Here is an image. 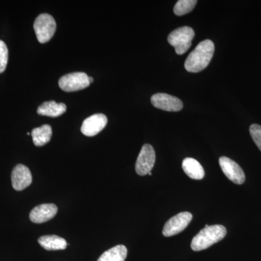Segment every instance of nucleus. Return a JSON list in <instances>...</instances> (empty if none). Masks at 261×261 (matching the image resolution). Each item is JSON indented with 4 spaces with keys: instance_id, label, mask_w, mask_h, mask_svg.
I'll return each mask as SVG.
<instances>
[{
    "instance_id": "obj_11",
    "label": "nucleus",
    "mask_w": 261,
    "mask_h": 261,
    "mask_svg": "<svg viewBox=\"0 0 261 261\" xmlns=\"http://www.w3.org/2000/svg\"><path fill=\"white\" fill-rule=\"evenodd\" d=\"M11 180L13 189L16 191H22L32 184V173L29 168L24 165H17L12 172Z\"/></svg>"
},
{
    "instance_id": "obj_6",
    "label": "nucleus",
    "mask_w": 261,
    "mask_h": 261,
    "mask_svg": "<svg viewBox=\"0 0 261 261\" xmlns=\"http://www.w3.org/2000/svg\"><path fill=\"white\" fill-rule=\"evenodd\" d=\"M155 163V152L152 145L146 144L141 149L137 162L135 170L140 176H145L151 172Z\"/></svg>"
},
{
    "instance_id": "obj_2",
    "label": "nucleus",
    "mask_w": 261,
    "mask_h": 261,
    "mask_svg": "<svg viewBox=\"0 0 261 261\" xmlns=\"http://www.w3.org/2000/svg\"><path fill=\"white\" fill-rule=\"evenodd\" d=\"M226 235V228L222 225H213L205 227L192 240V249L194 251L205 250L222 240Z\"/></svg>"
},
{
    "instance_id": "obj_14",
    "label": "nucleus",
    "mask_w": 261,
    "mask_h": 261,
    "mask_svg": "<svg viewBox=\"0 0 261 261\" xmlns=\"http://www.w3.org/2000/svg\"><path fill=\"white\" fill-rule=\"evenodd\" d=\"M67 107L64 103H57L56 101L44 102L37 109V113L40 116L56 118L63 115L66 111Z\"/></svg>"
},
{
    "instance_id": "obj_4",
    "label": "nucleus",
    "mask_w": 261,
    "mask_h": 261,
    "mask_svg": "<svg viewBox=\"0 0 261 261\" xmlns=\"http://www.w3.org/2000/svg\"><path fill=\"white\" fill-rule=\"evenodd\" d=\"M57 24L55 18L47 13H42L36 18L34 23V32L41 44L49 42L56 32Z\"/></svg>"
},
{
    "instance_id": "obj_13",
    "label": "nucleus",
    "mask_w": 261,
    "mask_h": 261,
    "mask_svg": "<svg viewBox=\"0 0 261 261\" xmlns=\"http://www.w3.org/2000/svg\"><path fill=\"white\" fill-rule=\"evenodd\" d=\"M182 168L187 176L192 179L201 180L205 176V171L200 163L191 158L184 160Z\"/></svg>"
},
{
    "instance_id": "obj_7",
    "label": "nucleus",
    "mask_w": 261,
    "mask_h": 261,
    "mask_svg": "<svg viewBox=\"0 0 261 261\" xmlns=\"http://www.w3.org/2000/svg\"><path fill=\"white\" fill-rule=\"evenodd\" d=\"M192 215L190 212H182L168 220L163 229V236L166 238L178 234L185 229L191 222Z\"/></svg>"
},
{
    "instance_id": "obj_22",
    "label": "nucleus",
    "mask_w": 261,
    "mask_h": 261,
    "mask_svg": "<svg viewBox=\"0 0 261 261\" xmlns=\"http://www.w3.org/2000/svg\"><path fill=\"white\" fill-rule=\"evenodd\" d=\"M148 175H149V176H152V173H151V172L148 173Z\"/></svg>"
},
{
    "instance_id": "obj_1",
    "label": "nucleus",
    "mask_w": 261,
    "mask_h": 261,
    "mask_svg": "<svg viewBox=\"0 0 261 261\" xmlns=\"http://www.w3.org/2000/svg\"><path fill=\"white\" fill-rule=\"evenodd\" d=\"M215 46L209 39L201 42L189 55L185 63V69L190 73H198L207 68L214 56Z\"/></svg>"
},
{
    "instance_id": "obj_5",
    "label": "nucleus",
    "mask_w": 261,
    "mask_h": 261,
    "mask_svg": "<svg viewBox=\"0 0 261 261\" xmlns=\"http://www.w3.org/2000/svg\"><path fill=\"white\" fill-rule=\"evenodd\" d=\"M89 77L84 72H75L62 76L58 84L60 88L64 92H76L86 89L90 85Z\"/></svg>"
},
{
    "instance_id": "obj_10",
    "label": "nucleus",
    "mask_w": 261,
    "mask_h": 261,
    "mask_svg": "<svg viewBox=\"0 0 261 261\" xmlns=\"http://www.w3.org/2000/svg\"><path fill=\"white\" fill-rule=\"evenodd\" d=\"M107 123V116L102 113H97L84 120L81 130L87 137H94L104 129Z\"/></svg>"
},
{
    "instance_id": "obj_19",
    "label": "nucleus",
    "mask_w": 261,
    "mask_h": 261,
    "mask_svg": "<svg viewBox=\"0 0 261 261\" xmlns=\"http://www.w3.org/2000/svg\"><path fill=\"white\" fill-rule=\"evenodd\" d=\"M8 47L3 40L0 39V73H3L6 70L8 63Z\"/></svg>"
},
{
    "instance_id": "obj_17",
    "label": "nucleus",
    "mask_w": 261,
    "mask_h": 261,
    "mask_svg": "<svg viewBox=\"0 0 261 261\" xmlns=\"http://www.w3.org/2000/svg\"><path fill=\"white\" fill-rule=\"evenodd\" d=\"M127 252V248L124 245H117L102 253L97 261H125Z\"/></svg>"
},
{
    "instance_id": "obj_3",
    "label": "nucleus",
    "mask_w": 261,
    "mask_h": 261,
    "mask_svg": "<svg viewBox=\"0 0 261 261\" xmlns=\"http://www.w3.org/2000/svg\"><path fill=\"white\" fill-rule=\"evenodd\" d=\"M195 32L191 27H183L173 31L168 35V42L175 48L176 54L183 55L192 46Z\"/></svg>"
},
{
    "instance_id": "obj_20",
    "label": "nucleus",
    "mask_w": 261,
    "mask_h": 261,
    "mask_svg": "<svg viewBox=\"0 0 261 261\" xmlns=\"http://www.w3.org/2000/svg\"><path fill=\"white\" fill-rule=\"evenodd\" d=\"M250 133L255 145L261 151V126L260 125H251L250 127Z\"/></svg>"
},
{
    "instance_id": "obj_18",
    "label": "nucleus",
    "mask_w": 261,
    "mask_h": 261,
    "mask_svg": "<svg viewBox=\"0 0 261 261\" xmlns=\"http://www.w3.org/2000/svg\"><path fill=\"white\" fill-rule=\"evenodd\" d=\"M197 3L196 0H179L175 5L173 12L178 16L187 14L194 9Z\"/></svg>"
},
{
    "instance_id": "obj_15",
    "label": "nucleus",
    "mask_w": 261,
    "mask_h": 261,
    "mask_svg": "<svg viewBox=\"0 0 261 261\" xmlns=\"http://www.w3.org/2000/svg\"><path fill=\"white\" fill-rule=\"evenodd\" d=\"M38 242L39 245L46 250H65L67 247L66 240L56 235L41 237Z\"/></svg>"
},
{
    "instance_id": "obj_21",
    "label": "nucleus",
    "mask_w": 261,
    "mask_h": 261,
    "mask_svg": "<svg viewBox=\"0 0 261 261\" xmlns=\"http://www.w3.org/2000/svg\"><path fill=\"white\" fill-rule=\"evenodd\" d=\"M89 82H90V84H92V82H94V80L93 78H92V77H89Z\"/></svg>"
},
{
    "instance_id": "obj_12",
    "label": "nucleus",
    "mask_w": 261,
    "mask_h": 261,
    "mask_svg": "<svg viewBox=\"0 0 261 261\" xmlns=\"http://www.w3.org/2000/svg\"><path fill=\"white\" fill-rule=\"evenodd\" d=\"M58 210V207L55 204H42L31 211L29 218L34 224H42L53 219L56 216Z\"/></svg>"
},
{
    "instance_id": "obj_9",
    "label": "nucleus",
    "mask_w": 261,
    "mask_h": 261,
    "mask_svg": "<svg viewBox=\"0 0 261 261\" xmlns=\"http://www.w3.org/2000/svg\"><path fill=\"white\" fill-rule=\"evenodd\" d=\"M219 164L223 172L230 181L237 185H243L245 182V173L238 163L227 157H221Z\"/></svg>"
},
{
    "instance_id": "obj_8",
    "label": "nucleus",
    "mask_w": 261,
    "mask_h": 261,
    "mask_svg": "<svg viewBox=\"0 0 261 261\" xmlns=\"http://www.w3.org/2000/svg\"><path fill=\"white\" fill-rule=\"evenodd\" d=\"M152 106L163 111L177 112L183 108V103L178 98L170 94L158 93L151 97Z\"/></svg>"
},
{
    "instance_id": "obj_16",
    "label": "nucleus",
    "mask_w": 261,
    "mask_h": 261,
    "mask_svg": "<svg viewBox=\"0 0 261 261\" xmlns=\"http://www.w3.org/2000/svg\"><path fill=\"white\" fill-rule=\"evenodd\" d=\"M53 135L51 127L48 124H44L38 128H34L32 132V137L34 145L42 147L50 141Z\"/></svg>"
}]
</instances>
